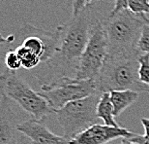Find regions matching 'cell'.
<instances>
[{"mask_svg": "<svg viewBox=\"0 0 149 144\" xmlns=\"http://www.w3.org/2000/svg\"><path fill=\"white\" fill-rule=\"evenodd\" d=\"M98 12L97 3L89 4L57 26L59 41L54 54L49 61L32 70L42 85L53 83L63 77L76 78L80 56L88 42L91 25Z\"/></svg>", "mask_w": 149, "mask_h": 144, "instance_id": "1", "label": "cell"}, {"mask_svg": "<svg viewBox=\"0 0 149 144\" xmlns=\"http://www.w3.org/2000/svg\"><path fill=\"white\" fill-rule=\"evenodd\" d=\"M142 54L108 55L98 77L95 79L98 92L131 91L149 94V86L139 79V58Z\"/></svg>", "mask_w": 149, "mask_h": 144, "instance_id": "2", "label": "cell"}, {"mask_svg": "<svg viewBox=\"0 0 149 144\" xmlns=\"http://www.w3.org/2000/svg\"><path fill=\"white\" fill-rule=\"evenodd\" d=\"M148 18L144 14H136L129 9L114 15L107 14L103 23L109 42L108 55L141 54L138 42Z\"/></svg>", "mask_w": 149, "mask_h": 144, "instance_id": "3", "label": "cell"}, {"mask_svg": "<svg viewBox=\"0 0 149 144\" xmlns=\"http://www.w3.org/2000/svg\"><path fill=\"white\" fill-rule=\"evenodd\" d=\"M0 95L16 102L32 118L44 120L55 114L54 109L17 71L7 70L0 74Z\"/></svg>", "mask_w": 149, "mask_h": 144, "instance_id": "4", "label": "cell"}, {"mask_svg": "<svg viewBox=\"0 0 149 144\" xmlns=\"http://www.w3.org/2000/svg\"><path fill=\"white\" fill-rule=\"evenodd\" d=\"M101 95H89L67 103L58 110H55L56 119L63 130V136L71 141L77 134L86 128L97 124V106Z\"/></svg>", "mask_w": 149, "mask_h": 144, "instance_id": "5", "label": "cell"}, {"mask_svg": "<svg viewBox=\"0 0 149 144\" xmlns=\"http://www.w3.org/2000/svg\"><path fill=\"white\" fill-rule=\"evenodd\" d=\"M104 18L105 15L98 12L92 23L90 36L77 65V79L95 80L105 64L109 53V42L103 23Z\"/></svg>", "mask_w": 149, "mask_h": 144, "instance_id": "6", "label": "cell"}, {"mask_svg": "<svg viewBox=\"0 0 149 144\" xmlns=\"http://www.w3.org/2000/svg\"><path fill=\"white\" fill-rule=\"evenodd\" d=\"M59 41V29L49 31L25 23L15 33V40L11 44L0 45V58L8 50L17 46L26 48L41 59V64L46 62L54 54Z\"/></svg>", "mask_w": 149, "mask_h": 144, "instance_id": "7", "label": "cell"}, {"mask_svg": "<svg viewBox=\"0 0 149 144\" xmlns=\"http://www.w3.org/2000/svg\"><path fill=\"white\" fill-rule=\"evenodd\" d=\"M39 92L54 111L72 101L100 94L94 79L79 80L72 77H63L53 83L44 84Z\"/></svg>", "mask_w": 149, "mask_h": 144, "instance_id": "8", "label": "cell"}, {"mask_svg": "<svg viewBox=\"0 0 149 144\" xmlns=\"http://www.w3.org/2000/svg\"><path fill=\"white\" fill-rule=\"evenodd\" d=\"M134 134L127 128L95 124L73 138L71 144H106L113 139L128 138Z\"/></svg>", "mask_w": 149, "mask_h": 144, "instance_id": "9", "label": "cell"}, {"mask_svg": "<svg viewBox=\"0 0 149 144\" xmlns=\"http://www.w3.org/2000/svg\"><path fill=\"white\" fill-rule=\"evenodd\" d=\"M17 130L33 144H71L64 136H60L52 133L44 120L32 118L20 122Z\"/></svg>", "mask_w": 149, "mask_h": 144, "instance_id": "10", "label": "cell"}, {"mask_svg": "<svg viewBox=\"0 0 149 144\" xmlns=\"http://www.w3.org/2000/svg\"><path fill=\"white\" fill-rule=\"evenodd\" d=\"M10 101L4 97L0 98V144H16L20 136L19 117L12 109Z\"/></svg>", "mask_w": 149, "mask_h": 144, "instance_id": "11", "label": "cell"}, {"mask_svg": "<svg viewBox=\"0 0 149 144\" xmlns=\"http://www.w3.org/2000/svg\"><path fill=\"white\" fill-rule=\"evenodd\" d=\"M111 100L113 106L114 116H118L128 107L136 102L139 97V92L125 90V91H112L109 92Z\"/></svg>", "mask_w": 149, "mask_h": 144, "instance_id": "12", "label": "cell"}, {"mask_svg": "<svg viewBox=\"0 0 149 144\" xmlns=\"http://www.w3.org/2000/svg\"><path fill=\"white\" fill-rule=\"evenodd\" d=\"M97 116L99 119H102L105 125L111 127H119L114 119L113 106L111 100L109 92H103L101 95L99 103L97 106Z\"/></svg>", "mask_w": 149, "mask_h": 144, "instance_id": "13", "label": "cell"}, {"mask_svg": "<svg viewBox=\"0 0 149 144\" xmlns=\"http://www.w3.org/2000/svg\"><path fill=\"white\" fill-rule=\"evenodd\" d=\"M13 50L16 51L17 54L19 55L20 61H22V68H24V69L33 70L41 64V59L35 54H33L31 51H29L26 48L17 46Z\"/></svg>", "mask_w": 149, "mask_h": 144, "instance_id": "14", "label": "cell"}, {"mask_svg": "<svg viewBox=\"0 0 149 144\" xmlns=\"http://www.w3.org/2000/svg\"><path fill=\"white\" fill-rule=\"evenodd\" d=\"M0 59H3L5 66L9 71H17L22 67L19 56L15 50H8Z\"/></svg>", "mask_w": 149, "mask_h": 144, "instance_id": "15", "label": "cell"}, {"mask_svg": "<svg viewBox=\"0 0 149 144\" xmlns=\"http://www.w3.org/2000/svg\"><path fill=\"white\" fill-rule=\"evenodd\" d=\"M139 79L141 83L149 86V54H142L139 58Z\"/></svg>", "mask_w": 149, "mask_h": 144, "instance_id": "16", "label": "cell"}, {"mask_svg": "<svg viewBox=\"0 0 149 144\" xmlns=\"http://www.w3.org/2000/svg\"><path fill=\"white\" fill-rule=\"evenodd\" d=\"M138 49L141 54H149V20L142 28L138 42Z\"/></svg>", "mask_w": 149, "mask_h": 144, "instance_id": "17", "label": "cell"}, {"mask_svg": "<svg viewBox=\"0 0 149 144\" xmlns=\"http://www.w3.org/2000/svg\"><path fill=\"white\" fill-rule=\"evenodd\" d=\"M129 10L136 14H149V0H130Z\"/></svg>", "mask_w": 149, "mask_h": 144, "instance_id": "18", "label": "cell"}, {"mask_svg": "<svg viewBox=\"0 0 149 144\" xmlns=\"http://www.w3.org/2000/svg\"><path fill=\"white\" fill-rule=\"evenodd\" d=\"M129 1L130 0H115L114 5L109 12V15H114L122 10L129 9Z\"/></svg>", "mask_w": 149, "mask_h": 144, "instance_id": "19", "label": "cell"}, {"mask_svg": "<svg viewBox=\"0 0 149 144\" xmlns=\"http://www.w3.org/2000/svg\"><path fill=\"white\" fill-rule=\"evenodd\" d=\"M89 4H91V0H74L72 15L79 14L82 9H84Z\"/></svg>", "mask_w": 149, "mask_h": 144, "instance_id": "20", "label": "cell"}, {"mask_svg": "<svg viewBox=\"0 0 149 144\" xmlns=\"http://www.w3.org/2000/svg\"><path fill=\"white\" fill-rule=\"evenodd\" d=\"M129 141H133V142H136L139 144H149V139H147L144 136H141V134L138 133H134L131 137H128Z\"/></svg>", "mask_w": 149, "mask_h": 144, "instance_id": "21", "label": "cell"}, {"mask_svg": "<svg viewBox=\"0 0 149 144\" xmlns=\"http://www.w3.org/2000/svg\"><path fill=\"white\" fill-rule=\"evenodd\" d=\"M141 124L143 126L144 131H145V134L144 136L146 137L147 139H149V118H141Z\"/></svg>", "mask_w": 149, "mask_h": 144, "instance_id": "22", "label": "cell"}, {"mask_svg": "<svg viewBox=\"0 0 149 144\" xmlns=\"http://www.w3.org/2000/svg\"><path fill=\"white\" fill-rule=\"evenodd\" d=\"M16 144H33V143H32L25 136H23L22 133H20V136H19Z\"/></svg>", "mask_w": 149, "mask_h": 144, "instance_id": "23", "label": "cell"}, {"mask_svg": "<svg viewBox=\"0 0 149 144\" xmlns=\"http://www.w3.org/2000/svg\"><path fill=\"white\" fill-rule=\"evenodd\" d=\"M121 144H139V143L133 142V141H129V140L126 139V138H122V143Z\"/></svg>", "mask_w": 149, "mask_h": 144, "instance_id": "24", "label": "cell"}, {"mask_svg": "<svg viewBox=\"0 0 149 144\" xmlns=\"http://www.w3.org/2000/svg\"><path fill=\"white\" fill-rule=\"evenodd\" d=\"M102 1V0H91V4H93V3H97V2H100Z\"/></svg>", "mask_w": 149, "mask_h": 144, "instance_id": "25", "label": "cell"}, {"mask_svg": "<svg viewBox=\"0 0 149 144\" xmlns=\"http://www.w3.org/2000/svg\"><path fill=\"white\" fill-rule=\"evenodd\" d=\"M146 16H147V18H148V20H149V14H148V15H146Z\"/></svg>", "mask_w": 149, "mask_h": 144, "instance_id": "26", "label": "cell"}]
</instances>
